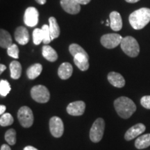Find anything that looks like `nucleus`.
Wrapping results in <instances>:
<instances>
[{
  "mask_svg": "<svg viewBox=\"0 0 150 150\" xmlns=\"http://www.w3.org/2000/svg\"><path fill=\"white\" fill-rule=\"evenodd\" d=\"M105 122L102 118H97L90 130V138L93 142H98L104 136Z\"/></svg>",
  "mask_w": 150,
  "mask_h": 150,
  "instance_id": "obj_4",
  "label": "nucleus"
},
{
  "mask_svg": "<svg viewBox=\"0 0 150 150\" xmlns=\"http://www.w3.org/2000/svg\"><path fill=\"white\" fill-rule=\"evenodd\" d=\"M18 120L24 128H29L33 123V114L31 108L28 106H22L18 112Z\"/></svg>",
  "mask_w": 150,
  "mask_h": 150,
  "instance_id": "obj_6",
  "label": "nucleus"
},
{
  "mask_svg": "<svg viewBox=\"0 0 150 150\" xmlns=\"http://www.w3.org/2000/svg\"><path fill=\"white\" fill-rule=\"evenodd\" d=\"M140 104L144 108L150 109V95H145L140 99Z\"/></svg>",
  "mask_w": 150,
  "mask_h": 150,
  "instance_id": "obj_31",
  "label": "nucleus"
},
{
  "mask_svg": "<svg viewBox=\"0 0 150 150\" xmlns=\"http://www.w3.org/2000/svg\"><path fill=\"white\" fill-rule=\"evenodd\" d=\"M15 39L19 44L24 45L29 41V33L27 28L19 27L15 31Z\"/></svg>",
  "mask_w": 150,
  "mask_h": 150,
  "instance_id": "obj_13",
  "label": "nucleus"
},
{
  "mask_svg": "<svg viewBox=\"0 0 150 150\" xmlns=\"http://www.w3.org/2000/svg\"><path fill=\"white\" fill-rule=\"evenodd\" d=\"M13 123V117L8 112L4 113L0 117V125L1 127L10 126Z\"/></svg>",
  "mask_w": 150,
  "mask_h": 150,
  "instance_id": "obj_25",
  "label": "nucleus"
},
{
  "mask_svg": "<svg viewBox=\"0 0 150 150\" xmlns=\"http://www.w3.org/2000/svg\"><path fill=\"white\" fill-rule=\"evenodd\" d=\"M50 130L52 136L55 138H60L64 131V125L61 118L54 116L50 120Z\"/></svg>",
  "mask_w": 150,
  "mask_h": 150,
  "instance_id": "obj_8",
  "label": "nucleus"
},
{
  "mask_svg": "<svg viewBox=\"0 0 150 150\" xmlns=\"http://www.w3.org/2000/svg\"><path fill=\"white\" fill-rule=\"evenodd\" d=\"M135 146L137 149H145L150 146V134H144L138 137L135 141Z\"/></svg>",
  "mask_w": 150,
  "mask_h": 150,
  "instance_id": "obj_20",
  "label": "nucleus"
},
{
  "mask_svg": "<svg viewBox=\"0 0 150 150\" xmlns=\"http://www.w3.org/2000/svg\"><path fill=\"white\" fill-rule=\"evenodd\" d=\"M86 104L83 101H76L68 104L67 106V112L72 116L82 115L85 112Z\"/></svg>",
  "mask_w": 150,
  "mask_h": 150,
  "instance_id": "obj_10",
  "label": "nucleus"
},
{
  "mask_svg": "<svg viewBox=\"0 0 150 150\" xmlns=\"http://www.w3.org/2000/svg\"><path fill=\"white\" fill-rule=\"evenodd\" d=\"M39 13L34 7H29L25 11L24 16V22L26 25L29 27H33L38 23Z\"/></svg>",
  "mask_w": 150,
  "mask_h": 150,
  "instance_id": "obj_9",
  "label": "nucleus"
},
{
  "mask_svg": "<svg viewBox=\"0 0 150 150\" xmlns=\"http://www.w3.org/2000/svg\"><path fill=\"white\" fill-rule=\"evenodd\" d=\"M42 66L40 63H35L30 66L27 70V75L29 79H35L41 74Z\"/></svg>",
  "mask_w": 150,
  "mask_h": 150,
  "instance_id": "obj_21",
  "label": "nucleus"
},
{
  "mask_svg": "<svg viewBox=\"0 0 150 150\" xmlns=\"http://www.w3.org/2000/svg\"><path fill=\"white\" fill-rule=\"evenodd\" d=\"M110 27L115 31H120L122 28V20L120 14L117 11H112L110 13Z\"/></svg>",
  "mask_w": 150,
  "mask_h": 150,
  "instance_id": "obj_14",
  "label": "nucleus"
},
{
  "mask_svg": "<svg viewBox=\"0 0 150 150\" xmlns=\"http://www.w3.org/2000/svg\"><path fill=\"white\" fill-rule=\"evenodd\" d=\"M114 107L117 115L123 119H128L136 112L135 103L127 97H120L114 102Z\"/></svg>",
  "mask_w": 150,
  "mask_h": 150,
  "instance_id": "obj_1",
  "label": "nucleus"
},
{
  "mask_svg": "<svg viewBox=\"0 0 150 150\" xmlns=\"http://www.w3.org/2000/svg\"><path fill=\"white\" fill-rule=\"evenodd\" d=\"M42 54L43 57L50 62H55L58 59L57 52L48 45H45L42 47Z\"/></svg>",
  "mask_w": 150,
  "mask_h": 150,
  "instance_id": "obj_18",
  "label": "nucleus"
},
{
  "mask_svg": "<svg viewBox=\"0 0 150 150\" xmlns=\"http://www.w3.org/2000/svg\"><path fill=\"white\" fill-rule=\"evenodd\" d=\"M123 38L117 33H108L102 35L101 38V43L104 47L113 49L121 44Z\"/></svg>",
  "mask_w": 150,
  "mask_h": 150,
  "instance_id": "obj_7",
  "label": "nucleus"
},
{
  "mask_svg": "<svg viewBox=\"0 0 150 150\" xmlns=\"http://www.w3.org/2000/svg\"><path fill=\"white\" fill-rule=\"evenodd\" d=\"M35 1H36V2L38 4H39L43 5L46 3L47 0H35Z\"/></svg>",
  "mask_w": 150,
  "mask_h": 150,
  "instance_id": "obj_37",
  "label": "nucleus"
},
{
  "mask_svg": "<svg viewBox=\"0 0 150 150\" xmlns=\"http://www.w3.org/2000/svg\"><path fill=\"white\" fill-rule=\"evenodd\" d=\"M13 45L12 38L10 33L4 29L0 31V46L4 49H8Z\"/></svg>",
  "mask_w": 150,
  "mask_h": 150,
  "instance_id": "obj_19",
  "label": "nucleus"
},
{
  "mask_svg": "<svg viewBox=\"0 0 150 150\" xmlns=\"http://www.w3.org/2000/svg\"><path fill=\"white\" fill-rule=\"evenodd\" d=\"M11 86L7 81H0V94L1 96L6 97L11 91Z\"/></svg>",
  "mask_w": 150,
  "mask_h": 150,
  "instance_id": "obj_28",
  "label": "nucleus"
},
{
  "mask_svg": "<svg viewBox=\"0 0 150 150\" xmlns=\"http://www.w3.org/2000/svg\"><path fill=\"white\" fill-rule=\"evenodd\" d=\"M24 150H38L36 148L34 147H32V146H27L24 148Z\"/></svg>",
  "mask_w": 150,
  "mask_h": 150,
  "instance_id": "obj_35",
  "label": "nucleus"
},
{
  "mask_svg": "<svg viewBox=\"0 0 150 150\" xmlns=\"http://www.w3.org/2000/svg\"><path fill=\"white\" fill-rule=\"evenodd\" d=\"M79 4H88L91 0H76Z\"/></svg>",
  "mask_w": 150,
  "mask_h": 150,
  "instance_id": "obj_32",
  "label": "nucleus"
},
{
  "mask_svg": "<svg viewBox=\"0 0 150 150\" xmlns=\"http://www.w3.org/2000/svg\"><path fill=\"white\" fill-rule=\"evenodd\" d=\"M145 130L146 127L145 126V125L142 123L136 124V125L131 127V128H129L127 131L126 134L125 135V140L129 141V140L134 139L136 137H138L140 134H142V133L145 132Z\"/></svg>",
  "mask_w": 150,
  "mask_h": 150,
  "instance_id": "obj_12",
  "label": "nucleus"
},
{
  "mask_svg": "<svg viewBox=\"0 0 150 150\" xmlns=\"http://www.w3.org/2000/svg\"><path fill=\"white\" fill-rule=\"evenodd\" d=\"M31 95L33 100L38 103H47L50 100V93L45 86H35L31 90Z\"/></svg>",
  "mask_w": 150,
  "mask_h": 150,
  "instance_id": "obj_5",
  "label": "nucleus"
},
{
  "mask_svg": "<svg viewBox=\"0 0 150 150\" xmlns=\"http://www.w3.org/2000/svg\"><path fill=\"white\" fill-rule=\"evenodd\" d=\"M11 77L13 79H18L22 74V66L18 61H13L10 63Z\"/></svg>",
  "mask_w": 150,
  "mask_h": 150,
  "instance_id": "obj_23",
  "label": "nucleus"
},
{
  "mask_svg": "<svg viewBox=\"0 0 150 150\" xmlns=\"http://www.w3.org/2000/svg\"><path fill=\"white\" fill-rule=\"evenodd\" d=\"M5 140L8 145H14L16 143V131L13 129H10L6 132Z\"/></svg>",
  "mask_w": 150,
  "mask_h": 150,
  "instance_id": "obj_24",
  "label": "nucleus"
},
{
  "mask_svg": "<svg viewBox=\"0 0 150 150\" xmlns=\"http://www.w3.org/2000/svg\"><path fill=\"white\" fill-rule=\"evenodd\" d=\"M6 69V66L3 64L0 65V73H2Z\"/></svg>",
  "mask_w": 150,
  "mask_h": 150,
  "instance_id": "obj_36",
  "label": "nucleus"
},
{
  "mask_svg": "<svg viewBox=\"0 0 150 150\" xmlns=\"http://www.w3.org/2000/svg\"><path fill=\"white\" fill-rule=\"evenodd\" d=\"M108 80L114 87L122 88L125 85V80L120 74L115 72H111L108 74Z\"/></svg>",
  "mask_w": 150,
  "mask_h": 150,
  "instance_id": "obj_16",
  "label": "nucleus"
},
{
  "mask_svg": "<svg viewBox=\"0 0 150 150\" xmlns=\"http://www.w3.org/2000/svg\"><path fill=\"white\" fill-rule=\"evenodd\" d=\"M49 23H50V31L51 33L52 40L57 38L60 35V28L57 23L56 18L54 17H50L49 18Z\"/></svg>",
  "mask_w": 150,
  "mask_h": 150,
  "instance_id": "obj_22",
  "label": "nucleus"
},
{
  "mask_svg": "<svg viewBox=\"0 0 150 150\" xmlns=\"http://www.w3.org/2000/svg\"><path fill=\"white\" fill-rule=\"evenodd\" d=\"M33 41L35 45H38L43 41V33L42 29L36 28L33 31Z\"/></svg>",
  "mask_w": 150,
  "mask_h": 150,
  "instance_id": "obj_26",
  "label": "nucleus"
},
{
  "mask_svg": "<svg viewBox=\"0 0 150 150\" xmlns=\"http://www.w3.org/2000/svg\"><path fill=\"white\" fill-rule=\"evenodd\" d=\"M89 56L83 54H76L74 56V63L81 71H86L89 68Z\"/></svg>",
  "mask_w": 150,
  "mask_h": 150,
  "instance_id": "obj_15",
  "label": "nucleus"
},
{
  "mask_svg": "<svg viewBox=\"0 0 150 150\" xmlns=\"http://www.w3.org/2000/svg\"><path fill=\"white\" fill-rule=\"evenodd\" d=\"M0 150H11V147H9L8 145H6V144H4V145H1V149Z\"/></svg>",
  "mask_w": 150,
  "mask_h": 150,
  "instance_id": "obj_34",
  "label": "nucleus"
},
{
  "mask_svg": "<svg viewBox=\"0 0 150 150\" xmlns=\"http://www.w3.org/2000/svg\"><path fill=\"white\" fill-rule=\"evenodd\" d=\"M129 20L134 29H143L150 22V8H141L134 11L129 16Z\"/></svg>",
  "mask_w": 150,
  "mask_h": 150,
  "instance_id": "obj_2",
  "label": "nucleus"
},
{
  "mask_svg": "<svg viewBox=\"0 0 150 150\" xmlns=\"http://www.w3.org/2000/svg\"><path fill=\"white\" fill-rule=\"evenodd\" d=\"M73 72V67L72 65L70 63H62L59 67V70H58V74L59 76L61 79L65 80L67 79L72 76Z\"/></svg>",
  "mask_w": 150,
  "mask_h": 150,
  "instance_id": "obj_17",
  "label": "nucleus"
},
{
  "mask_svg": "<svg viewBox=\"0 0 150 150\" xmlns=\"http://www.w3.org/2000/svg\"><path fill=\"white\" fill-rule=\"evenodd\" d=\"M125 1H126L127 2H128V3L134 4V3H136V2H138V1H140V0H125Z\"/></svg>",
  "mask_w": 150,
  "mask_h": 150,
  "instance_id": "obj_38",
  "label": "nucleus"
},
{
  "mask_svg": "<svg viewBox=\"0 0 150 150\" xmlns=\"http://www.w3.org/2000/svg\"><path fill=\"white\" fill-rule=\"evenodd\" d=\"M61 5L67 13L75 15L79 13L81 11V4L76 0H61Z\"/></svg>",
  "mask_w": 150,
  "mask_h": 150,
  "instance_id": "obj_11",
  "label": "nucleus"
},
{
  "mask_svg": "<svg viewBox=\"0 0 150 150\" xmlns=\"http://www.w3.org/2000/svg\"><path fill=\"white\" fill-rule=\"evenodd\" d=\"M42 33H43V41L42 42L44 44H49L52 40L51 38V33H50V27L45 24L42 27Z\"/></svg>",
  "mask_w": 150,
  "mask_h": 150,
  "instance_id": "obj_29",
  "label": "nucleus"
},
{
  "mask_svg": "<svg viewBox=\"0 0 150 150\" xmlns=\"http://www.w3.org/2000/svg\"><path fill=\"white\" fill-rule=\"evenodd\" d=\"M7 54L11 57L13 59H18L19 58V49L16 44H13L12 45L7 49Z\"/></svg>",
  "mask_w": 150,
  "mask_h": 150,
  "instance_id": "obj_30",
  "label": "nucleus"
},
{
  "mask_svg": "<svg viewBox=\"0 0 150 150\" xmlns=\"http://www.w3.org/2000/svg\"><path fill=\"white\" fill-rule=\"evenodd\" d=\"M6 108L4 105H1L0 106V114H1V115L4 113V112L6 111Z\"/></svg>",
  "mask_w": 150,
  "mask_h": 150,
  "instance_id": "obj_33",
  "label": "nucleus"
},
{
  "mask_svg": "<svg viewBox=\"0 0 150 150\" xmlns=\"http://www.w3.org/2000/svg\"><path fill=\"white\" fill-rule=\"evenodd\" d=\"M122 51L130 57H136L140 53V47L134 38L127 36L123 38L120 44Z\"/></svg>",
  "mask_w": 150,
  "mask_h": 150,
  "instance_id": "obj_3",
  "label": "nucleus"
},
{
  "mask_svg": "<svg viewBox=\"0 0 150 150\" xmlns=\"http://www.w3.org/2000/svg\"><path fill=\"white\" fill-rule=\"evenodd\" d=\"M69 51H70V54H72L73 56H76V54H85L86 56H88V55L87 52L83 50V48H82L79 45L77 44H75V43H73V44L70 45V47H69Z\"/></svg>",
  "mask_w": 150,
  "mask_h": 150,
  "instance_id": "obj_27",
  "label": "nucleus"
}]
</instances>
